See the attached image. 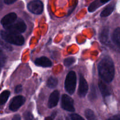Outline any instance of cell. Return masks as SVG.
<instances>
[{"instance_id":"1","label":"cell","mask_w":120,"mask_h":120,"mask_svg":"<svg viewBox=\"0 0 120 120\" xmlns=\"http://www.w3.org/2000/svg\"><path fill=\"white\" fill-rule=\"evenodd\" d=\"M98 73L101 79L105 83H109L113 80L115 69L112 59L109 57H105L100 62L98 65Z\"/></svg>"},{"instance_id":"2","label":"cell","mask_w":120,"mask_h":120,"mask_svg":"<svg viewBox=\"0 0 120 120\" xmlns=\"http://www.w3.org/2000/svg\"><path fill=\"white\" fill-rule=\"evenodd\" d=\"M2 39L11 44L21 46L24 43V38L19 34L12 32L8 30H1L0 32Z\"/></svg>"},{"instance_id":"3","label":"cell","mask_w":120,"mask_h":120,"mask_svg":"<svg viewBox=\"0 0 120 120\" xmlns=\"http://www.w3.org/2000/svg\"><path fill=\"white\" fill-rule=\"evenodd\" d=\"M76 75L74 71H71L68 74L64 82V87L67 92L73 94L76 89Z\"/></svg>"},{"instance_id":"4","label":"cell","mask_w":120,"mask_h":120,"mask_svg":"<svg viewBox=\"0 0 120 120\" xmlns=\"http://www.w3.org/2000/svg\"><path fill=\"white\" fill-rule=\"evenodd\" d=\"M4 28L5 29L8 31L16 33V34H21L25 31L26 29V25L23 21L18 20V21H15L14 23L9 25L4 26Z\"/></svg>"},{"instance_id":"5","label":"cell","mask_w":120,"mask_h":120,"mask_svg":"<svg viewBox=\"0 0 120 120\" xmlns=\"http://www.w3.org/2000/svg\"><path fill=\"white\" fill-rule=\"evenodd\" d=\"M28 10L36 15H39L43 11V4L39 0H34L29 2L27 5Z\"/></svg>"},{"instance_id":"6","label":"cell","mask_w":120,"mask_h":120,"mask_svg":"<svg viewBox=\"0 0 120 120\" xmlns=\"http://www.w3.org/2000/svg\"><path fill=\"white\" fill-rule=\"evenodd\" d=\"M61 105H62V109H64L66 111H70V112H73L75 111L73 100L68 95L63 94L62 96Z\"/></svg>"},{"instance_id":"7","label":"cell","mask_w":120,"mask_h":120,"mask_svg":"<svg viewBox=\"0 0 120 120\" xmlns=\"http://www.w3.org/2000/svg\"><path fill=\"white\" fill-rule=\"evenodd\" d=\"M25 102V98L22 96H18L12 98L10 104L9 109L12 111H16L18 110Z\"/></svg>"},{"instance_id":"8","label":"cell","mask_w":120,"mask_h":120,"mask_svg":"<svg viewBox=\"0 0 120 120\" xmlns=\"http://www.w3.org/2000/svg\"><path fill=\"white\" fill-rule=\"evenodd\" d=\"M89 86L87 81L84 79V76L80 75V83L78 89V94L79 97H84L87 93Z\"/></svg>"},{"instance_id":"9","label":"cell","mask_w":120,"mask_h":120,"mask_svg":"<svg viewBox=\"0 0 120 120\" xmlns=\"http://www.w3.org/2000/svg\"><path fill=\"white\" fill-rule=\"evenodd\" d=\"M17 19V15L15 13L11 12L7 14L5 16H4L3 18L1 19V23L2 25L4 26L9 25L14 23Z\"/></svg>"},{"instance_id":"10","label":"cell","mask_w":120,"mask_h":120,"mask_svg":"<svg viewBox=\"0 0 120 120\" xmlns=\"http://www.w3.org/2000/svg\"><path fill=\"white\" fill-rule=\"evenodd\" d=\"M59 100V93L58 90H55L49 97V101H48L49 108L51 109L56 106L58 103Z\"/></svg>"},{"instance_id":"11","label":"cell","mask_w":120,"mask_h":120,"mask_svg":"<svg viewBox=\"0 0 120 120\" xmlns=\"http://www.w3.org/2000/svg\"><path fill=\"white\" fill-rule=\"evenodd\" d=\"M35 63L36 65L38 66L43 67V68H49V67H51L52 66V63L50 60L45 56H42V57L36 59Z\"/></svg>"},{"instance_id":"12","label":"cell","mask_w":120,"mask_h":120,"mask_svg":"<svg viewBox=\"0 0 120 120\" xmlns=\"http://www.w3.org/2000/svg\"><path fill=\"white\" fill-rule=\"evenodd\" d=\"M98 86H99L100 90V91L103 97H106L107 96H109L110 94V91L109 90V87L104 82L100 81L98 83Z\"/></svg>"},{"instance_id":"13","label":"cell","mask_w":120,"mask_h":120,"mask_svg":"<svg viewBox=\"0 0 120 120\" xmlns=\"http://www.w3.org/2000/svg\"><path fill=\"white\" fill-rule=\"evenodd\" d=\"M114 9V5L112 4L109 5L101 12L100 16L101 17H106V16H109L112 14Z\"/></svg>"},{"instance_id":"14","label":"cell","mask_w":120,"mask_h":120,"mask_svg":"<svg viewBox=\"0 0 120 120\" xmlns=\"http://www.w3.org/2000/svg\"><path fill=\"white\" fill-rule=\"evenodd\" d=\"M112 40L120 48V28H116L114 31Z\"/></svg>"},{"instance_id":"15","label":"cell","mask_w":120,"mask_h":120,"mask_svg":"<svg viewBox=\"0 0 120 120\" xmlns=\"http://www.w3.org/2000/svg\"><path fill=\"white\" fill-rule=\"evenodd\" d=\"M10 96V91L8 90H5L0 94V105H3L8 100Z\"/></svg>"},{"instance_id":"16","label":"cell","mask_w":120,"mask_h":120,"mask_svg":"<svg viewBox=\"0 0 120 120\" xmlns=\"http://www.w3.org/2000/svg\"><path fill=\"white\" fill-rule=\"evenodd\" d=\"M102 5V3L100 2V0H96L95 1L93 2L90 6L88 8V10L90 12H92L95 11L97 8H99L101 5Z\"/></svg>"},{"instance_id":"17","label":"cell","mask_w":120,"mask_h":120,"mask_svg":"<svg viewBox=\"0 0 120 120\" xmlns=\"http://www.w3.org/2000/svg\"><path fill=\"white\" fill-rule=\"evenodd\" d=\"M108 39H109V30L107 29H104L100 35V39L102 43H107Z\"/></svg>"},{"instance_id":"18","label":"cell","mask_w":120,"mask_h":120,"mask_svg":"<svg viewBox=\"0 0 120 120\" xmlns=\"http://www.w3.org/2000/svg\"><path fill=\"white\" fill-rule=\"evenodd\" d=\"M57 83L58 81L57 79L53 77H50L48 80L47 86L50 88H55L57 85Z\"/></svg>"},{"instance_id":"19","label":"cell","mask_w":120,"mask_h":120,"mask_svg":"<svg viewBox=\"0 0 120 120\" xmlns=\"http://www.w3.org/2000/svg\"><path fill=\"white\" fill-rule=\"evenodd\" d=\"M85 116L87 120H96V116L93 111L90 109H87L85 111Z\"/></svg>"},{"instance_id":"20","label":"cell","mask_w":120,"mask_h":120,"mask_svg":"<svg viewBox=\"0 0 120 120\" xmlns=\"http://www.w3.org/2000/svg\"><path fill=\"white\" fill-rule=\"evenodd\" d=\"M96 87L94 85H91V91H90V95H89V99L90 100H94L97 98V93H96Z\"/></svg>"},{"instance_id":"21","label":"cell","mask_w":120,"mask_h":120,"mask_svg":"<svg viewBox=\"0 0 120 120\" xmlns=\"http://www.w3.org/2000/svg\"><path fill=\"white\" fill-rule=\"evenodd\" d=\"M5 59L6 56L5 55L4 53L0 49V71H1V69L2 68V67L4 64L5 62Z\"/></svg>"},{"instance_id":"22","label":"cell","mask_w":120,"mask_h":120,"mask_svg":"<svg viewBox=\"0 0 120 120\" xmlns=\"http://www.w3.org/2000/svg\"><path fill=\"white\" fill-rule=\"evenodd\" d=\"M75 62V59L73 57H68L64 59V65L65 66L69 67L70 66H71L74 62Z\"/></svg>"},{"instance_id":"23","label":"cell","mask_w":120,"mask_h":120,"mask_svg":"<svg viewBox=\"0 0 120 120\" xmlns=\"http://www.w3.org/2000/svg\"><path fill=\"white\" fill-rule=\"evenodd\" d=\"M7 43H8V42H6L5 40L2 41V40L0 39V45H1L2 46H3L5 49H7V50H9V51H11V50H12V48L10 45H9Z\"/></svg>"},{"instance_id":"24","label":"cell","mask_w":120,"mask_h":120,"mask_svg":"<svg viewBox=\"0 0 120 120\" xmlns=\"http://www.w3.org/2000/svg\"><path fill=\"white\" fill-rule=\"evenodd\" d=\"M69 118L72 120H83V117H81L79 115L77 114H71L69 115Z\"/></svg>"},{"instance_id":"25","label":"cell","mask_w":120,"mask_h":120,"mask_svg":"<svg viewBox=\"0 0 120 120\" xmlns=\"http://www.w3.org/2000/svg\"><path fill=\"white\" fill-rule=\"evenodd\" d=\"M23 117H24L25 120H32L34 118L32 114L30 112H29V111H26L23 114Z\"/></svg>"},{"instance_id":"26","label":"cell","mask_w":120,"mask_h":120,"mask_svg":"<svg viewBox=\"0 0 120 120\" xmlns=\"http://www.w3.org/2000/svg\"><path fill=\"white\" fill-rule=\"evenodd\" d=\"M22 86L21 85H18L16 86V87H15V92L16 93H21V91H22Z\"/></svg>"},{"instance_id":"27","label":"cell","mask_w":120,"mask_h":120,"mask_svg":"<svg viewBox=\"0 0 120 120\" xmlns=\"http://www.w3.org/2000/svg\"><path fill=\"white\" fill-rule=\"evenodd\" d=\"M17 0H4V2L7 5H10L14 3Z\"/></svg>"},{"instance_id":"28","label":"cell","mask_w":120,"mask_h":120,"mask_svg":"<svg viewBox=\"0 0 120 120\" xmlns=\"http://www.w3.org/2000/svg\"><path fill=\"white\" fill-rule=\"evenodd\" d=\"M21 119V117H20V116H19V115H16V116H15V117L13 118V120H20Z\"/></svg>"},{"instance_id":"29","label":"cell","mask_w":120,"mask_h":120,"mask_svg":"<svg viewBox=\"0 0 120 120\" xmlns=\"http://www.w3.org/2000/svg\"><path fill=\"white\" fill-rule=\"evenodd\" d=\"M100 2H101L102 4H105L106 2H109V1H110V0H100Z\"/></svg>"},{"instance_id":"30","label":"cell","mask_w":120,"mask_h":120,"mask_svg":"<svg viewBox=\"0 0 120 120\" xmlns=\"http://www.w3.org/2000/svg\"><path fill=\"white\" fill-rule=\"evenodd\" d=\"M111 119H115V120H120V116H115V117H112L111 118Z\"/></svg>"}]
</instances>
